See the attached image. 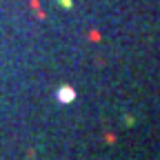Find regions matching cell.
I'll use <instances>...</instances> for the list:
<instances>
[{
	"label": "cell",
	"mask_w": 160,
	"mask_h": 160,
	"mask_svg": "<svg viewBox=\"0 0 160 160\" xmlns=\"http://www.w3.org/2000/svg\"><path fill=\"white\" fill-rule=\"evenodd\" d=\"M58 96H60V102H71L76 93H73L71 89H60V93H58Z\"/></svg>",
	"instance_id": "6da1fadb"
},
{
	"label": "cell",
	"mask_w": 160,
	"mask_h": 160,
	"mask_svg": "<svg viewBox=\"0 0 160 160\" xmlns=\"http://www.w3.org/2000/svg\"><path fill=\"white\" fill-rule=\"evenodd\" d=\"M60 2H62V5H65V7H67V9H69V7H71V0H60Z\"/></svg>",
	"instance_id": "7a4b0ae2"
}]
</instances>
